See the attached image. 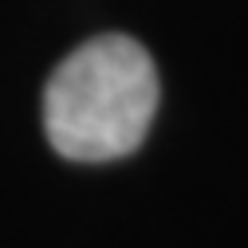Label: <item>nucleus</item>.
<instances>
[{"mask_svg":"<svg viewBox=\"0 0 248 248\" xmlns=\"http://www.w3.org/2000/svg\"><path fill=\"white\" fill-rule=\"evenodd\" d=\"M158 110V67L130 36H99L75 47L44 87V130L71 162L134 154Z\"/></svg>","mask_w":248,"mask_h":248,"instance_id":"nucleus-1","label":"nucleus"}]
</instances>
